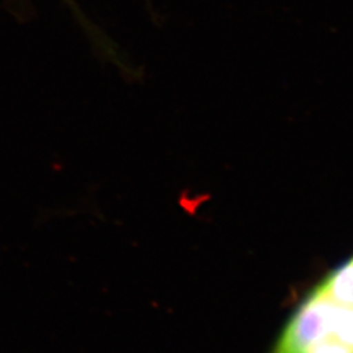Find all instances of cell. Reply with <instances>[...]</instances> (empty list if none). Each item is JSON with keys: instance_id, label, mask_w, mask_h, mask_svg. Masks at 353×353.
I'll list each match as a JSON object with an SVG mask.
<instances>
[{"instance_id": "1", "label": "cell", "mask_w": 353, "mask_h": 353, "mask_svg": "<svg viewBox=\"0 0 353 353\" xmlns=\"http://www.w3.org/2000/svg\"><path fill=\"white\" fill-rule=\"evenodd\" d=\"M341 307L322 290H313L290 318L275 353H303L318 341L335 336Z\"/></svg>"}, {"instance_id": "2", "label": "cell", "mask_w": 353, "mask_h": 353, "mask_svg": "<svg viewBox=\"0 0 353 353\" xmlns=\"http://www.w3.org/2000/svg\"><path fill=\"white\" fill-rule=\"evenodd\" d=\"M316 288L336 303L353 305V258L331 272Z\"/></svg>"}, {"instance_id": "3", "label": "cell", "mask_w": 353, "mask_h": 353, "mask_svg": "<svg viewBox=\"0 0 353 353\" xmlns=\"http://www.w3.org/2000/svg\"><path fill=\"white\" fill-rule=\"evenodd\" d=\"M303 353H353V348L338 338L330 336L310 345Z\"/></svg>"}]
</instances>
